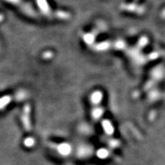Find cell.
<instances>
[{
    "instance_id": "obj_1",
    "label": "cell",
    "mask_w": 165,
    "mask_h": 165,
    "mask_svg": "<svg viewBox=\"0 0 165 165\" xmlns=\"http://www.w3.org/2000/svg\"><path fill=\"white\" fill-rule=\"evenodd\" d=\"M109 153L107 149L106 148H100L98 150L97 152V156L98 157L99 159H106L109 157Z\"/></svg>"
}]
</instances>
